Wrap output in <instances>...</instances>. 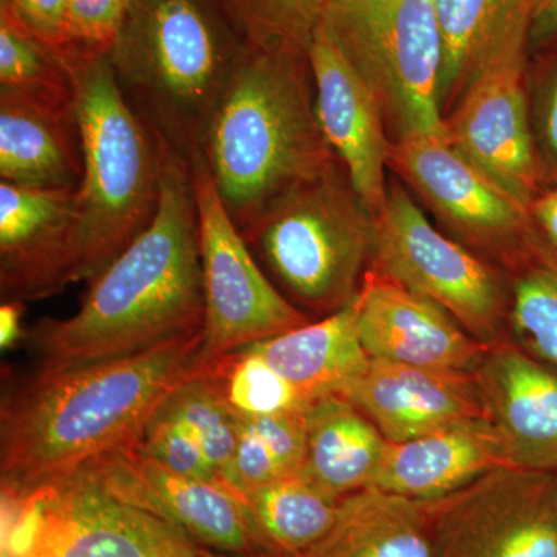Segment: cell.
I'll use <instances>...</instances> for the list:
<instances>
[{
	"label": "cell",
	"instance_id": "6da1fadb",
	"mask_svg": "<svg viewBox=\"0 0 557 557\" xmlns=\"http://www.w3.org/2000/svg\"><path fill=\"white\" fill-rule=\"evenodd\" d=\"M159 150L160 205L148 228L91 278L76 313L25 329V346L40 368L126 357L203 330L190 161Z\"/></svg>",
	"mask_w": 557,
	"mask_h": 557
},
{
	"label": "cell",
	"instance_id": "7a4b0ae2",
	"mask_svg": "<svg viewBox=\"0 0 557 557\" xmlns=\"http://www.w3.org/2000/svg\"><path fill=\"white\" fill-rule=\"evenodd\" d=\"M201 332L126 357L39 368L0 410V486H32L137 445L163 399L199 368Z\"/></svg>",
	"mask_w": 557,
	"mask_h": 557
},
{
	"label": "cell",
	"instance_id": "3957f363",
	"mask_svg": "<svg viewBox=\"0 0 557 557\" xmlns=\"http://www.w3.org/2000/svg\"><path fill=\"white\" fill-rule=\"evenodd\" d=\"M200 153L240 231L338 160L319 124L309 53L249 47Z\"/></svg>",
	"mask_w": 557,
	"mask_h": 557
},
{
	"label": "cell",
	"instance_id": "277c9868",
	"mask_svg": "<svg viewBox=\"0 0 557 557\" xmlns=\"http://www.w3.org/2000/svg\"><path fill=\"white\" fill-rule=\"evenodd\" d=\"M248 49L219 0H132L109 61L159 149L190 161Z\"/></svg>",
	"mask_w": 557,
	"mask_h": 557
},
{
	"label": "cell",
	"instance_id": "5b68a950",
	"mask_svg": "<svg viewBox=\"0 0 557 557\" xmlns=\"http://www.w3.org/2000/svg\"><path fill=\"white\" fill-rule=\"evenodd\" d=\"M75 84L83 146L73 282L97 277L159 211L156 139L121 91L109 57H62Z\"/></svg>",
	"mask_w": 557,
	"mask_h": 557
},
{
	"label": "cell",
	"instance_id": "8992f818",
	"mask_svg": "<svg viewBox=\"0 0 557 557\" xmlns=\"http://www.w3.org/2000/svg\"><path fill=\"white\" fill-rule=\"evenodd\" d=\"M240 233L285 298L324 318L357 300L375 258L376 218L338 160Z\"/></svg>",
	"mask_w": 557,
	"mask_h": 557
},
{
	"label": "cell",
	"instance_id": "52a82bcc",
	"mask_svg": "<svg viewBox=\"0 0 557 557\" xmlns=\"http://www.w3.org/2000/svg\"><path fill=\"white\" fill-rule=\"evenodd\" d=\"M177 525L127 496L97 461L0 486V557H200Z\"/></svg>",
	"mask_w": 557,
	"mask_h": 557
},
{
	"label": "cell",
	"instance_id": "ba28073f",
	"mask_svg": "<svg viewBox=\"0 0 557 557\" xmlns=\"http://www.w3.org/2000/svg\"><path fill=\"white\" fill-rule=\"evenodd\" d=\"M319 28L372 91L392 143L442 134L434 0H329Z\"/></svg>",
	"mask_w": 557,
	"mask_h": 557
},
{
	"label": "cell",
	"instance_id": "9c48e42d",
	"mask_svg": "<svg viewBox=\"0 0 557 557\" xmlns=\"http://www.w3.org/2000/svg\"><path fill=\"white\" fill-rule=\"evenodd\" d=\"M372 269L434 300L487 347L507 339L508 274L435 228L397 177L376 218Z\"/></svg>",
	"mask_w": 557,
	"mask_h": 557
},
{
	"label": "cell",
	"instance_id": "30bf717a",
	"mask_svg": "<svg viewBox=\"0 0 557 557\" xmlns=\"http://www.w3.org/2000/svg\"><path fill=\"white\" fill-rule=\"evenodd\" d=\"M388 170L420 197L454 240L508 276L557 256L530 208L468 163L445 132L392 143Z\"/></svg>",
	"mask_w": 557,
	"mask_h": 557
},
{
	"label": "cell",
	"instance_id": "8fae6325",
	"mask_svg": "<svg viewBox=\"0 0 557 557\" xmlns=\"http://www.w3.org/2000/svg\"><path fill=\"white\" fill-rule=\"evenodd\" d=\"M199 218L203 330L199 366L309 324L252 255L220 199L200 152L190 160Z\"/></svg>",
	"mask_w": 557,
	"mask_h": 557
},
{
	"label": "cell",
	"instance_id": "7c38bea8",
	"mask_svg": "<svg viewBox=\"0 0 557 557\" xmlns=\"http://www.w3.org/2000/svg\"><path fill=\"white\" fill-rule=\"evenodd\" d=\"M434 557H557V474L498 467L424 502Z\"/></svg>",
	"mask_w": 557,
	"mask_h": 557
},
{
	"label": "cell",
	"instance_id": "4fadbf2b",
	"mask_svg": "<svg viewBox=\"0 0 557 557\" xmlns=\"http://www.w3.org/2000/svg\"><path fill=\"white\" fill-rule=\"evenodd\" d=\"M525 64L480 76L443 119L454 149L512 199L531 208L545 180L531 131Z\"/></svg>",
	"mask_w": 557,
	"mask_h": 557
},
{
	"label": "cell",
	"instance_id": "5bb4252c",
	"mask_svg": "<svg viewBox=\"0 0 557 557\" xmlns=\"http://www.w3.org/2000/svg\"><path fill=\"white\" fill-rule=\"evenodd\" d=\"M95 461L123 493L185 531L201 549L273 557L247 502L225 483L175 474L145 456L138 443Z\"/></svg>",
	"mask_w": 557,
	"mask_h": 557
},
{
	"label": "cell",
	"instance_id": "9a60e30c",
	"mask_svg": "<svg viewBox=\"0 0 557 557\" xmlns=\"http://www.w3.org/2000/svg\"><path fill=\"white\" fill-rule=\"evenodd\" d=\"M78 189L24 188L0 182L2 300H40L73 282Z\"/></svg>",
	"mask_w": 557,
	"mask_h": 557
},
{
	"label": "cell",
	"instance_id": "2e32d148",
	"mask_svg": "<svg viewBox=\"0 0 557 557\" xmlns=\"http://www.w3.org/2000/svg\"><path fill=\"white\" fill-rule=\"evenodd\" d=\"M355 313L359 339L370 359L475 373L491 348L469 335L434 300L409 292L375 269L364 278Z\"/></svg>",
	"mask_w": 557,
	"mask_h": 557
},
{
	"label": "cell",
	"instance_id": "e0dca14e",
	"mask_svg": "<svg viewBox=\"0 0 557 557\" xmlns=\"http://www.w3.org/2000/svg\"><path fill=\"white\" fill-rule=\"evenodd\" d=\"M309 60L325 141L366 207L379 218L387 199L392 148L379 102L321 28L311 40Z\"/></svg>",
	"mask_w": 557,
	"mask_h": 557
},
{
	"label": "cell",
	"instance_id": "ac0fdd59",
	"mask_svg": "<svg viewBox=\"0 0 557 557\" xmlns=\"http://www.w3.org/2000/svg\"><path fill=\"white\" fill-rule=\"evenodd\" d=\"M475 375L509 467L557 474V370L507 338Z\"/></svg>",
	"mask_w": 557,
	"mask_h": 557
},
{
	"label": "cell",
	"instance_id": "d6986e66",
	"mask_svg": "<svg viewBox=\"0 0 557 557\" xmlns=\"http://www.w3.org/2000/svg\"><path fill=\"white\" fill-rule=\"evenodd\" d=\"M387 442L424 437L486 418L475 373L416 368L370 359L361 381L347 394Z\"/></svg>",
	"mask_w": 557,
	"mask_h": 557
},
{
	"label": "cell",
	"instance_id": "ffe728a7",
	"mask_svg": "<svg viewBox=\"0 0 557 557\" xmlns=\"http://www.w3.org/2000/svg\"><path fill=\"white\" fill-rule=\"evenodd\" d=\"M534 0H434L442 38L438 100L443 119L490 70L530 62Z\"/></svg>",
	"mask_w": 557,
	"mask_h": 557
},
{
	"label": "cell",
	"instance_id": "44dd1931",
	"mask_svg": "<svg viewBox=\"0 0 557 557\" xmlns=\"http://www.w3.org/2000/svg\"><path fill=\"white\" fill-rule=\"evenodd\" d=\"M498 467H509L507 458L490 421L480 418L409 442H388L370 487L431 502L456 493Z\"/></svg>",
	"mask_w": 557,
	"mask_h": 557
},
{
	"label": "cell",
	"instance_id": "7402d4cb",
	"mask_svg": "<svg viewBox=\"0 0 557 557\" xmlns=\"http://www.w3.org/2000/svg\"><path fill=\"white\" fill-rule=\"evenodd\" d=\"M0 178L39 189H78L83 146L75 108L0 91Z\"/></svg>",
	"mask_w": 557,
	"mask_h": 557
},
{
	"label": "cell",
	"instance_id": "603a6c76",
	"mask_svg": "<svg viewBox=\"0 0 557 557\" xmlns=\"http://www.w3.org/2000/svg\"><path fill=\"white\" fill-rule=\"evenodd\" d=\"M251 347L311 405L332 395L346 398L370 366L358 335L355 302Z\"/></svg>",
	"mask_w": 557,
	"mask_h": 557
},
{
	"label": "cell",
	"instance_id": "cb8c5ba5",
	"mask_svg": "<svg viewBox=\"0 0 557 557\" xmlns=\"http://www.w3.org/2000/svg\"><path fill=\"white\" fill-rule=\"evenodd\" d=\"M306 428L299 474L338 498L373 485L388 442L350 399H318L307 409Z\"/></svg>",
	"mask_w": 557,
	"mask_h": 557
},
{
	"label": "cell",
	"instance_id": "d4e9b609",
	"mask_svg": "<svg viewBox=\"0 0 557 557\" xmlns=\"http://www.w3.org/2000/svg\"><path fill=\"white\" fill-rule=\"evenodd\" d=\"M292 557H434L426 505L366 487L341 500L327 536Z\"/></svg>",
	"mask_w": 557,
	"mask_h": 557
},
{
	"label": "cell",
	"instance_id": "484cf974",
	"mask_svg": "<svg viewBox=\"0 0 557 557\" xmlns=\"http://www.w3.org/2000/svg\"><path fill=\"white\" fill-rule=\"evenodd\" d=\"M341 500L298 472L259 487L247 504L271 555L292 557L327 536Z\"/></svg>",
	"mask_w": 557,
	"mask_h": 557
},
{
	"label": "cell",
	"instance_id": "4316f807",
	"mask_svg": "<svg viewBox=\"0 0 557 557\" xmlns=\"http://www.w3.org/2000/svg\"><path fill=\"white\" fill-rule=\"evenodd\" d=\"M159 410L197 440L209 463L228 485L239 416L223 397L215 376L199 366L163 399Z\"/></svg>",
	"mask_w": 557,
	"mask_h": 557
},
{
	"label": "cell",
	"instance_id": "83f0119b",
	"mask_svg": "<svg viewBox=\"0 0 557 557\" xmlns=\"http://www.w3.org/2000/svg\"><path fill=\"white\" fill-rule=\"evenodd\" d=\"M0 91L54 108H75V84L60 54L2 16Z\"/></svg>",
	"mask_w": 557,
	"mask_h": 557
},
{
	"label": "cell",
	"instance_id": "f1b7e54d",
	"mask_svg": "<svg viewBox=\"0 0 557 557\" xmlns=\"http://www.w3.org/2000/svg\"><path fill=\"white\" fill-rule=\"evenodd\" d=\"M508 338L557 370V256L509 276Z\"/></svg>",
	"mask_w": 557,
	"mask_h": 557
},
{
	"label": "cell",
	"instance_id": "f546056e",
	"mask_svg": "<svg viewBox=\"0 0 557 557\" xmlns=\"http://www.w3.org/2000/svg\"><path fill=\"white\" fill-rule=\"evenodd\" d=\"M200 368L215 376L223 397L239 417L304 412L311 405L298 387L271 368L251 346Z\"/></svg>",
	"mask_w": 557,
	"mask_h": 557
},
{
	"label": "cell",
	"instance_id": "4dcf8cb0",
	"mask_svg": "<svg viewBox=\"0 0 557 557\" xmlns=\"http://www.w3.org/2000/svg\"><path fill=\"white\" fill-rule=\"evenodd\" d=\"M249 47L309 53L329 0H219Z\"/></svg>",
	"mask_w": 557,
	"mask_h": 557
},
{
	"label": "cell",
	"instance_id": "1f68e13d",
	"mask_svg": "<svg viewBox=\"0 0 557 557\" xmlns=\"http://www.w3.org/2000/svg\"><path fill=\"white\" fill-rule=\"evenodd\" d=\"M527 91L531 131L548 189L557 186V46L530 61Z\"/></svg>",
	"mask_w": 557,
	"mask_h": 557
},
{
	"label": "cell",
	"instance_id": "d6a6232c",
	"mask_svg": "<svg viewBox=\"0 0 557 557\" xmlns=\"http://www.w3.org/2000/svg\"><path fill=\"white\" fill-rule=\"evenodd\" d=\"M138 449L175 474L222 482L197 440L177 421L160 412L159 408L146 424Z\"/></svg>",
	"mask_w": 557,
	"mask_h": 557
},
{
	"label": "cell",
	"instance_id": "836d02e7",
	"mask_svg": "<svg viewBox=\"0 0 557 557\" xmlns=\"http://www.w3.org/2000/svg\"><path fill=\"white\" fill-rule=\"evenodd\" d=\"M131 3L132 0H69L67 47L62 57H109Z\"/></svg>",
	"mask_w": 557,
	"mask_h": 557
},
{
	"label": "cell",
	"instance_id": "e575fe53",
	"mask_svg": "<svg viewBox=\"0 0 557 557\" xmlns=\"http://www.w3.org/2000/svg\"><path fill=\"white\" fill-rule=\"evenodd\" d=\"M69 0H7L0 16L60 54L67 47Z\"/></svg>",
	"mask_w": 557,
	"mask_h": 557
},
{
	"label": "cell",
	"instance_id": "d590c367",
	"mask_svg": "<svg viewBox=\"0 0 557 557\" xmlns=\"http://www.w3.org/2000/svg\"><path fill=\"white\" fill-rule=\"evenodd\" d=\"M557 46V0H534L528 30L530 61Z\"/></svg>",
	"mask_w": 557,
	"mask_h": 557
},
{
	"label": "cell",
	"instance_id": "8d00e7d4",
	"mask_svg": "<svg viewBox=\"0 0 557 557\" xmlns=\"http://www.w3.org/2000/svg\"><path fill=\"white\" fill-rule=\"evenodd\" d=\"M542 236L557 255V186L545 189L530 208Z\"/></svg>",
	"mask_w": 557,
	"mask_h": 557
},
{
	"label": "cell",
	"instance_id": "74e56055",
	"mask_svg": "<svg viewBox=\"0 0 557 557\" xmlns=\"http://www.w3.org/2000/svg\"><path fill=\"white\" fill-rule=\"evenodd\" d=\"M24 302L21 300H2L0 306V346L3 350L24 341L25 329L22 327Z\"/></svg>",
	"mask_w": 557,
	"mask_h": 557
},
{
	"label": "cell",
	"instance_id": "f35d334b",
	"mask_svg": "<svg viewBox=\"0 0 557 557\" xmlns=\"http://www.w3.org/2000/svg\"><path fill=\"white\" fill-rule=\"evenodd\" d=\"M200 557H236V556L219 555V553H212V552H207V549H201Z\"/></svg>",
	"mask_w": 557,
	"mask_h": 557
},
{
	"label": "cell",
	"instance_id": "ab89813d",
	"mask_svg": "<svg viewBox=\"0 0 557 557\" xmlns=\"http://www.w3.org/2000/svg\"><path fill=\"white\" fill-rule=\"evenodd\" d=\"M2 2H7V0H0V3H2Z\"/></svg>",
	"mask_w": 557,
	"mask_h": 557
}]
</instances>
